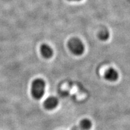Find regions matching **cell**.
<instances>
[{
	"label": "cell",
	"mask_w": 130,
	"mask_h": 130,
	"mask_svg": "<svg viewBox=\"0 0 130 130\" xmlns=\"http://www.w3.org/2000/svg\"><path fill=\"white\" fill-rule=\"evenodd\" d=\"M45 82L42 79L37 78L32 81L31 94L36 100H40L45 93Z\"/></svg>",
	"instance_id": "6da1fadb"
},
{
	"label": "cell",
	"mask_w": 130,
	"mask_h": 130,
	"mask_svg": "<svg viewBox=\"0 0 130 130\" xmlns=\"http://www.w3.org/2000/svg\"><path fill=\"white\" fill-rule=\"evenodd\" d=\"M68 48L74 55L80 56L83 54L84 51V46L83 43L79 39L74 37L68 41Z\"/></svg>",
	"instance_id": "7a4b0ae2"
},
{
	"label": "cell",
	"mask_w": 130,
	"mask_h": 130,
	"mask_svg": "<svg viewBox=\"0 0 130 130\" xmlns=\"http://www.w3.org/2000/svg\"><path fill=\"white\" fill-rule=\"evenodd\" d=\"M58 104V101L56 97L50 96L46 98L43 103V106L46 110H51L56 108Z\"/></svg>",
	"instance_id": "3957f363"
},
{
	"label": "cell",
	"mask_w": 130,
	"mask_h": 130,
	"mask_svg": "<svg viewBox=\"0 0 130 130\" xmlns=\"http://www.w3.org/2000/svg\"><path fill=\"white\" fill-rule=\"evenodd\" d=\"M104 77L107 81L113 82L118 79L119 75L116 70L113 68H110L105 72Z\"/></svg>",
	"instance_id": "277c9868"
},
{
	"label": "cell",
	"mask_w": 130,
	"mask_h": 130,
	"mask_svg": "<svg viewBox=\"0 0 130 130\" xmlns=\"http://www.w3.org/2000/svg\"><path fill=\"white\" fill-rule=\"evenodd\" d=\"M40 52L42 55L46 58L51 57L53 55V51L52 48L48 45L43 44L40 47Z\"/></svg>",
	"instance_id": "5b68a950"
},
{
	"label": "cell",
	"mask_w": 130,
	"mask_h": 130,
	"mask_svg": "<svg viewBox=\"0 0 130 130\" xmlns=\"http://www.w3.org/2000/svg\"><path fill=\"white\" fill-rule=\"evenodd\" d=\"M78 126L82 130H89L92 127V123L88 119H84L80 121Z\"/></svg>",
	"instance_id": "8992f818"
},
{
	"label": "cell",
	"mask_w": 130,
	"mask_h": 130,
	"mask_svg": "<svg viewBox=\"0 0 130 130\" xmlns=\"http://www.w3.org/2000/svg\"><path fill=\"white\" fill-rule=\"evenodd\" d=\"M109 32L107 30H103L101 31L100 32L98 35V37L100 40H102V41H105L107 40L109 37Z\"/></svg>",
	"instance_id": "52a82bcc"
},
{
	"label": "cell",
	"mask_w": 130,
	"mask_h": 130,
	"mask_svg": "<svg viewBox=\"0 0 130 130\" xmlns=\"http://www.w3.org/2000/svg\"><path fill=\"white\" fill-rule=\"evenodd\" d=\"M71 130H82V129L79 127V126H74V127H72Z\"/></svg>",
	"instance_id": "ba28073f"
},
{
	"label": "cell",
	"mask_w": 130,
	"mask_h": 130,
	"mask_svg": "<svg viewBox=\"0 0 130 130\" xmlns=\"http://www.w3.org/2000/svg\"><path fill=\"white\" fill-rule=\"evenodd\" d=\"M68 1H81V0H68Z\"/></svg>",
	"instance_id": "9c48e42d"
}]
</instances>
